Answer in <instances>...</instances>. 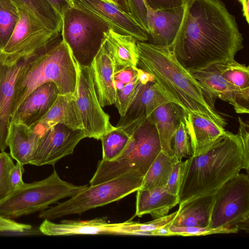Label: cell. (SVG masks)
<instances>
[{
  "instance_id": "cell-1",
  "label": "cell",
  "mask_w": 249,
  "mask_h": 249,
  "mask_svg": "<svg viewBox=\"0 0 249 249\" xmlns=\"http://www.w3.org/2000/svg\"><path fill=\"white\" fill-rule=\"evenodd\" d=\"M181 26L170 47L188 71L235 59L244 47L234 15L221 0H185Z\"/></svg>"
},
{
  "instance_id": "cell-2",
  "label": "cell",
  "mask_w": 249,
  "mask_h": 249,
  "mask_svg": "<svg viewBox=\"0 0 249 249\" xmlns=\"http://www.w3.org/2000/svg\"><path fill=\"white\" fill-rule=\"evenodd\" d=\"M137 67L150 73L169 102L186 112L205 117L225 127L226 120L207 103L201 87L178 61L170 47L137 41Z\"/></svg>"
},
{
  "instance_id": "cell-3",
  "label": "cell",
  "mask_w": 249,
  "mask_h": 249,
  "mask_svg": "<svg viewBox=\"0 0 249 249\" xmlns=\"http://www.w3.org/2000/svg\"><path fill=\"white\" fill-rule=\"evenodd\" d=\"M179 203L193 197L214 194L242 169L248 173L238 134L226 131L214 143L184 161Z\"/></svg>"
},
{
  "instance_id": "cell-4",
  "label": "cell",
  "mask_w": 249,
  "mask_h": 249,
  "mask_svg": "<svg viewBox=\"0 0 249 249\" xmlns=\"http://www.w3.org/2000/svg\"><path fill=\"white\" fill-rule=\"evenodd\" d=\"M77 77L75 59L68 45L60 39L39 53L18 76L11 104V118L26 97L46 83H54L59 94H75Z\"/></svg>"
},
{
  "instance_id": "cell-5",
  "label": "cell",
  "mask_w": 249,
  "mask_h": 249,
  "mask_svg": "<svg viewBox=\"0 0 249 249\" xmlns=\"http://www.w3.org/2000/svg\"><path fill=\"white\" fill-rule=\"evenodd\" d=\"M132 139L122 154L111 161L100 160L90 185L98 184L128 173L144 177L161 151L155 125L146 119L132 134Z\"/></svg>"
},
{
  "instance_id": "cell-6",
  "label": "cell",
  "mask_w": 249,
  "mask_h": 249,
  "mask_svg": "<svg viewBox=\"0 0 249 249\" xmlns=\"http://www.w3.org/2000/svg\"><path fill=\"white\" fill-rule=\"evenodd\" d=\"M87 186L62 180L54 169L47 178L25 183L0 201V215L12 219L41 212L60 199L76 195Z\"/></svg>"
},
{
  "instance_id": "cell-7",
  "label": "cell",
  "mask_w": 249,
  "mask_h": 249,
  "mask_svg": "<svg viewBox=\"0 0 249 249\" xmlns=\"http://www.w3.org/2000/svg\"><path fill=\"white\" fill-rule=\"evenodd\" d=\"M143 177L126 174L111 180L87 186L76 195L56 206L41 211L39 217L54 220L86 211L120 200L141 188Z\"/></svg>"
},
{
  "instance_id": "cell-8",
  "label": "cell",
  "mask_w": 249,
  "mask_h": 249,
  "mask_svg": "<svg viewBox=\"0 0 249 249\" xmlns=\"http://www.w3.org/2000/svg\"><path fill=\"white\" fill-rule=\"evenodd\" d=\"M62 19V39L80 64L90 66L111 28L76 4L65 12Z\"/></svg>"
},
{
  "instance_id": "cell-9",
  "label": "cell",
  "mask_w": 249,
  "mask_h": 249,
  "mask_svg": "<svg viewBox=\"0 0 249 249\" xmlns=\"http://www.w3.org/2000/svg\"><path fill=\"white\" fill-rule=\"evenodd\" d=\"M209 227L249 230V177L238 174L214 194Z\"/></svg>"
},
{
  "instance_id": "cell-10",
  "label": "cell",
  "mask_w": 249,
  "mask_h": 249,
  "mask_svg": "<svg viewBox=\"0 0 249 249\" xmlns=\"http://www.w3.org/2000/svg\"><path fill=\"white\" fill-rule=\"evenodd\" d=\"M15 3L18 19L8 41L0 51V61L9 65L47 48L60 39V32L48 29L25 7Z\"/></svg>"
},
{
  "instance_id": "cell-11",
  "label": "cell",
  "mask_w": 249,
  "mask_h": 249,
  "mask_svg": "<svg viewBox=\"0 0 249 249\" xmlns=\"http://www.w3.org/2000/svg\"><path fill=\"white\" fill-rule=\"evenodd\" d=\"M75 60L77 72L75 95L83 130L86 138L100 140L115 126L112 125L109 116L99 102L90 66L82 65Z\"/></svg>"
},
{
  "instance_id": "cell-12",
  "label": "cell",
  "mask_w": 249,
  "mask_h": 249,
  "mask_svg": "<svg viewBox=\"0 0 249 249\" xmlns=\"http://www.w3.org/2000/svg\"><path fill=\"white\" fill-rule=\"evenodd\" d=\"M85 138L82 129L61 124L54 125L41 136L30 164L54 165L62 158L72 154L77 144Z\"/></svg>"
},
{
  "instance_id": "cell-13",
  "label": "cell",
  "mask_w": 249,
  "mask_h": 249,
  "mask_svg": "<svg viewBox=\"0 0 249 249\" xmlns=\"http://www.w3.org/2000/svg\"><path fill=\"white\" fill-rule=\"evenodd\" d=\"M201 87L208 104L215 108L214 100L219 99L230 104L238 114H248L249 103L241 93L222 77L215 65L188 71Z\"/></svg>"
},
{
  "instance_id": "cell-14",
  "label": "cell",
  "mask_w": 249,
  "mask_h": 249,
  "mask_svg": "<svg viewBox=\"0 0 249 249\" xmlns=\"http://www.w3.org/2000/svg\"><path fill=\"white\" fill-rule=\"evenodd\" d=\"M75 4L96 16L111 29L133 37L137 41L147 42L148 33L131 15L112 2L106 0H74Z\"/></svg>"
},
{
  "instance_id": "cell-15",
  "label": "cell",
  "mask_w": 249,
  "mask_h": 249,
  "mask_svg": "<svg viewBox=\"0 0 249 249\" xmlns=\"http://www.w3.org/2000/svg\"><path fill=\"white\" fill-rule=\"evenodd\" d=\"M44 50L23 58L14 65H6L0 61V152L4 151L8 147L7 138L11 119V104L17 79L26 66Z\"/></svg>"
},
{
  "instance_id": "cell-16",
  "label": "cell",
  "mask_w": 249,
  "mask_h": 249,
  "mask_svg": "<svg viewBox=\"0 0 249 249\" xmlns=\"http://www.w3.org/2000/svg\"><path fill=\"white\" fill-rule=\"evenodd\" d=\"M167 102L155 82L142 85L135 99L116 126L132 134L158 107Z\"/></svg>"
},
{
  "instance_id": "cell-17",
  "label": "cell",
  "mask_w": 249,
  "mask_h": 249,
  "mask_svg": "<svg viewBox=\"0 0 249 249\" xmlns=\"http://www.w3.org/2000/svg\"><path fill=\"white\" fill-rule=\"evenodd\" d=\"M184 9V4L155 11L147 8L149 43L157 46H171L181 26Z\"/></svg>"
},
{
  "instance_id": "cell-18",
  "label": "cell",
  "mask_w": 249,
  "mask_h": 249,
  "mask_svg": "<svg viewBox=\"0 0 249 249\" xmlns=\"http://www.w3.org/2000/svg\"><path fill=\"white\" fill-rule=\"evenodd\" d=\"M59 94L57 87L53 82L40 86L21 103L11 121L31 127L47 113Z\"/></svg>"
},
{
  "instance_id": "cell-19",
  "label": "cell",
  "mask_w": 249,
  "mask_h": 249,
  "mask_svg": "<svg viewBox=\"0 0 249 249\" xmlns=\"http://www.w3.org/2000/svg\"><path fill=\"white\" fill-rule=\"evenodd\" d=\"M59 124L83 130L75 94H59L47 113L30 127L41 136L48 129Z\"/></svg>"
},
{
  "instance_id": "cell-20",
  "label": "cell",
  "mask_w": 249,
  "mask_h": 249,
  "mask_svg": "<svg viewBox=\"0 0 249 249\" xmlns=\"http://www.w3.org/2000/svg\"><path fill=\"white\" fill-rule=\"evenodd\" d=\"M89 66L101 106L104 107L114 104L116 96L115 66L104 42Z\"/></svg>"
},
{
  "instance_id": "cell-21",
  "label": "cell",
  "mask_w": 249,
  "mask_h": 249,
  "mask_svg": "<svg viewBox=\"0 0 249 249\" xmlns=\"http://www.w3.org/2000/svg\"><path fill=\"white\" fill-rule=\"evenodd\" d=\"M118 224L109 223L104 218L89 220H63L59 223L45 219L39 230L41 233L49 236L118 234Z\"/></svg>"
},
{
  "instance_id": "cell-22",
  "label": "cell",
  "mask_w": 249,
  "mask_h": 249,
  "mask_svg": "<svg viewBox=\"0 0 249 249\" xmlns=\"http://www.w3.org/2000/svg\"><path fill=\"white\" fill-rule=\"evenodd\" d=\"M183 120L189 137L192 155L204 151L226 132L222 126L195 113L184 111Z\"/></svg>"
},
{
  "instance_id": "cell-23",
  "label": "cell",
  "mask_w": 249,
  "mask_h": 249,
  "mask_svg": "<svg viewBox=\"0 0 249 249\" xmlns=\"http://www.w3.org/2000/svg\"><path fill=\"white\" fill-rule=\"evenodd\" d=\"M183 113L177 105L167 102L158 107L147 118L157 129L161 151L168 155L174 156L172 140Z\"/></svg>"
},
{
  "instance_id": "cell-24",
  "label": "cell",
  "mask_w": 249,
  "mask_h": 249,
  "mask_svg": "<svg viewBox=\"0 0 249 249\" xmlns=\"http://www.w3.org/2000/svg\"><path fill=\"white\" fill-rule=\"evenodd\" d=\"M135 216L150 214L154 219L168 214L179 203L178 196L168 192L165 187L151 189L140 188L137 191Z\"/></svg>"
},
{
  "instance_id": "cell-25",
  "label": "cell",
  "mask_w": 249,
  "mask_h": 249,
  "mask_svg": "<svg viewBox=\"0 0 249 249\" xmlns=\"http://www.w3.org/2000/svg\"><path fill=\"white\" fill-rule=\"evenodd\" d=\"M214 194L197 196L179 203L172 225L182 227H209Z\"/></svg>"
},
{
  "instance_id": "cell-26",
  "label": "cell",
  "mask_w": 249,
  "mask_h": 249,
  "mask_svg": "<svg viewBox=\"0 0 249 249\" xmlns=\"http://www.w3.org/2000/svg\"><path fill=\"white\" fill-rule=\"evenodd\" d=\"M40 137L30 127L11 121L7 144L12 158L24 165L30 164Z\"/></svg>"
},
{
  "instance_id": "cell-27",
  "label": "cell",
  "mask_w": 249,
  "mask_h": 249,
  "mask_svg": "<svg viewBox=\"0 0 249 249\" xmlns=\"http://www.w3.org/2000/svg\"><path fill=\"white\" fill-rule=\"evenodd\" d=\"M137 40L112 29L105 33L104 45L115 66V72L137 67L138 55Z\"/></svg>"
},
{
  "instance_id": "cell-28",
  "label": "cell",
  "mask_w": 249,
  "mask_h": 249,
  "mask_svg": "<svg viewBox=\"0 0 249 249\" xmlns=\"http://www.w3.org/2000/svg\"><path fill=\"white\" fill-rule=\"evenodd\" d=\"M179 160L161 151L143 178V189L165 187L175 165Z\"/></svg>"
},
{
  "instance_id": "cell-29",
  "label": "cell",
  "mask_w": 249,
  "mask_h": 249,
  "mask_svg": "<svg viewBox=\"0 0 249 249\" xmlns=\"http://www.w3.org/2000/svg\"><path fill=\"white\" fill-rule=\"evenodd\" d=\"M223 78L249 102V68L235 59L215 65Z\"/></svg>"
},
{
  "instance_id": "cell-30",
  "label": "cell",
  "mask_w": 249,
  "mask_h": 249,
  "mask_svg": "<svg viewBox=\"0 0 249 249\" xmlns=\"http://www.w3.org/2000/svg\"><path fill=\"white\" fill-rule=\"evenodd\" d=\"M25 7L48 29L61 33V16L48 0H13Z\"/></svg>"
},
{
  "instance_id": "cell-31",
  "label": "cell",
  "mask_w": 249,
  "mask_h": 249,
  "mask_svg": "<svg viewBox=\"0 0 249 249\" xmlns=\"http://www.w3.org/2000/svg\"><path fill=\"white\" fill-rule=\"evenodd\" d=\"M123 128H115L103 135L100 138L102 145V160L111 161L119 157L125 150L132 139Z\"/></svg>"
},
{
  "instance_id": "cell-32",
  "label": "cell",
  "mask_w": 249,
  "mask_h": 249,
  "mask_svg": "<svg viewBox=\"0 0 249 249\" xmlns=\"http://www.w3.org/2000/svg\"><path fill=\"white\" fill-rule=\"evenodd\" d=\"M177 213V211L171 214H167L145 223L134 222L130 220L119 223V235H152L151 232L167 224L172 223Z\"/></svg>"
},
{
  "instance_id": "cell-33",
  "label": "cell",
  "mask_w": 249,
  "mask_h": 249,
  "mask_svg": "<svg viewBox=\"0 0 249 249\" xmlns=\"http://www.w3.org/2000/svg\"><path fill=\"white\" fill-rule=\"evenodd\" d=\"M19 17L17 6L13 0H0V50L8 41Z\"/></svg>"
},
{
  "instance_id": "cell-34",
  "label": "cell",
  "mask_w": 249,
  "mask_h": 249,
  "mask_svg": "<svg viewBox=\"0 0 249 249\" xmlns=\"http://www.w3.org/2000/svg\"><path fill=\"white\" fill-rule=\"evenodd\" d=\"M136 73L132 80L120 89L116 91L114 105L121 117L123 116L137 96L142 85L136 70Z\"/></svg>"
},
{
  "instance_id": "cell-35",
  "label": "cell",
  "mask_w": 249,
  "mask_h": 249,
  "mask_svg": "<svg viewBox=\"0 0 249 249\" xmlns=\"http://www.w3.org/2000/svg\"><path fill=\"white\" fill-rule=\"evenodd\" d=\"M173 142L174 155L179 161L192 155L190 139L183 118L174 133Z\"/></svg>"
},
{
  "instance_id": "cell-36",
  "label": "cell",
  "mask_w": 249,
  "mask_h": 249,
  "mask_svg": "<svg viewBox=\"0 0 249 249\" xmlns=\"http://www.w3.org/2000/svg\"><path fill=\"white\" fill-rule=\"evenodd\" d=\"M15 164L10 153L0 152V201L12 192L10 183V172Z\"/></svg>"
},
{
  "instance_id": "cell-37",
  "label": "cell",
  "mask_w": 249,
  "mask_h": 249,
  "mask_svg": "<svg viewBox=\"0 0 249 249\" xmlns=\"http://www.w3.org/2000/svg\"><path fill=\"white\" fill-rule=\"evenodd\" d=\"M170 231L173 235L199 236L219 233H234L238 231L223 228H213L210 227H182L171 225Z\"/></svg>"
},
{
  "instance_id": "cell-38",
  "label": "cell",
  "mask_w": 249,
  "mask_h": 249,
  "mask_svg": "<svg viewBox=\"0 0 249 249\" xmlns=\"http://www.w3.org/2000/svg\"><path fill=\"white\" fill-rule=\"evenodd\" d=\"M130 14L148 33V10L143 0H127Z\"/></svg>"
},
{
  "instance_id": "cell-39",
  "label": "cell",
  "mask_w": 249,
  "mask_h": 249,
  "mask_svg": "<svg viewBox=\"0 0 249 249\" xmlns=\"http://www.w3.org/2000/svg\"><path fill=\"white\" fill-rule=\"evenodd\" d=\"M184 161H178L174 166L165 186L166 190L172 195L178 196L181 185Z\"/></svg>"
},
{
  "instance_id": "cell-40",
  "label": "cell",
  "mask_w": 249,
  "mask_h": 249,
  "mask_svg": "<svg viewBox=\"0 0 249 249\" xmlns=\"http://www.w3.org/2000/svg\"><path fill=\"white\" fill-rule=\"evenodd\" d=\"M239 127L238 135L240 139L243 150L246 164L249 167V126L239 117Z\"/></svg>"
},
{
  "instance_id": "cell-41",
  "label": "cell",
  "mask_w": 249,
  "mask_h": 249,
  "mask_svg": "<svg viewBox=\"0 0 249 249\" xmlns=\"http://www.w3.org/2000/svg\"><path fill=\"white\" fill-rule=\"evenodd\" d=\"M31 228V225L17 222L0 215V232H23Z\"/></svg>"
},
{
  "instance_id": "cell-42",
  "label": "cell",
  "mask_w": 249,
  "mask_h": 249,
  "mask_svg": "<svg viewBox=\"0 0 249 249\" xmlns=\"http://www.w3.org/2000/svg\"><path fill=\"white\" fill-rule=\"evenodd\" d=\"M146 7L152 11L173 8L184 4L185 0H143Z\"/></svg>"
},
{
  "instance_id": "cell-43",
  "label": "cell",
  "mask_w": 249,
  "mask_h": 249,
  "mask_svg": "<svg viewBox=\"0 0 249 249\" xmlns=\"http://www.w3.org/2000/svg\"><path fill=\"white\" fill-rule=\"evenodd\" d=\"M135 67L115 72L114 80L116 91L121 89L124 85L132 80L136 73Z\"/></svg>"
},
{
  "instance_id": "cell-44",
  "label": "cell",
  "mask_w": 249,
  "mask_h": 249,
  "mask_svg": "<svg viewBox=\"0 0 249 249\" xmlns=\"http://www.w3.org/2000/svg\"><path fill=\"white\" fill-rule=\"evenodd\" d=\"M24 172V165L17 161L11 169L10 175L11 186L13 191L21 187L25 183L22 179Z\"/></svg>"
},
{
  "instance_id": "cell-45",
  "label": "cell",
  "mask_w": 249,
  "mask_h": 249,
  "mask_svg": "<svg viewBox=\"0 0 249 249\" xmlns=\"http://www.w3.org/2000/svg\"><path fill=\"white\" fill-rule=\"evenodd\" d=\"M59 14L62 17L65 12L73 7L74 0H48Z\"/></svg>"
},
{
  "instance_id": "cell-46",
  "label": "cell",
  "mask_w": 249,
  "mask_h": 249,
  "mask_svg": "<svg viewBox=\"0 0 249 249\" xmlns=\"http://www.w3.org/2000/svg\"><path fill=\"white\" fill-rule=\"evenodd\" d=\"M172 223L167 224L162 226L158 229L153 231L151 233L152 235L154 236H172L170 231V227Z\"/></svg>"
},
{
  "instance_id": "cell-47",
  "label": "cell",
  "mask_w": 249,
  "mask_h": 249,
  "mask_svg": "<svg viewBox=\"0 0 249 249\" xmlns=\"http://www.w3.org/2000/svg\"><path fill=\"white\" fill-rule=\"evenodd\" d=\"M242 6L243 16L248 23H249V0H238Z\"/></svg>"
},
{
  "instance_id": "cell-48",
  "label": "cell",
  "mask_w": 249,
  "mask_h": 249,
  "mask_svg": "<svg viewBox=\"0 0 249 249\" xmlns=\"http://www.w3.org/2000/svg\"><path fill=\"white\" fill-rule=\"evenodd\" d=\"M113 2L123 11L130 14L129 8L127 0H113Z\"/></svg>"
},
{
  "instance_id": "cell-49",
  "label": "cell",
  "mask_w": 249,
  "mask_h": 249,
  "mask_svg": "<svg viewBox=\"0 0 249 249\" xmlns=\"http://www.w3.org/2000/svg\"><path fill=\"white\" fill-rule=\"evenodd\" d=\"M106 0L108 1H110V2H113V0Z\"/></svg>"
}]
</instances>
